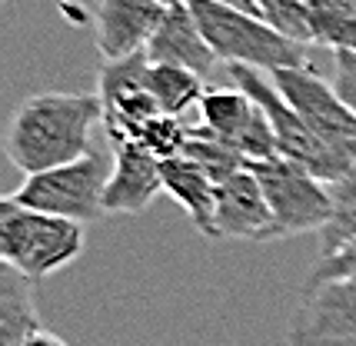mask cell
I'll list each match as a JSON object with an SVG mask.
<instances>
[{
    "label": "cell",
    "mask_w": 356,
    "mask_h": 346,
    "mask_svg": "<svg viewBox=\"0 0 356 346\" xmlns=\"http://www.w3.org/2000/svg\"><path fill=\"white\" fill-rule=\"evenodd\" d=\"M353 3H356V0H353Z\"/></svg>",
    "instance_id": "obj_27"
},
{
    "label": "cell",
    "mask_w": 356,
    "mask_h": 346,
    "mask_svg": "<svg viewBox=\"0 0 356 346\" xmlns=\"http://www.w3.org/2000/svg\"><path fill=\"white\" fill-rule=\"evenodd\" d=\"M163 193H170L184 206L203 236L217 240V183L193 160H163Z\"/></svg>",
    "instance_id": "obj_13"
},
{
    "label": "cell",
    "mask_w": 356,
    "mask_h": 346,
    "mask_svg": "<svg viewBox=\"0 0 356 346\" xmlns=\"http://www.w3.org/2000/svg\"><path fill=\"white\" fill-rule=\"evenodd\" d=\"M290 346H356V277L307 286L290 320Z\"/></svg>",
    "instance_id": "obj_7"
},
{
    "label": "cell",
    "mask_w": 356,
    "mask_h": 346,
    "mask_svg": "<svg viewBox=\"0 0 356 346\" xmlns=\"http://www.w3.org/2000/svg\"><path fill=\"white\" fill-rule=\"evenodd\" d=\"M110 173H113V160L93 150L67 167L24 176V183L10 197L20 206H31V210L63 217V220H74L83 226V223L104 217V193H107Z\"/></svg>",
    "instance_id": "obj_5"
},
{
    "label": "cell",
    "mask_w": 356,
    "mask_h": 346,
    "mask_svg": "<svg viewBox=\"0 0 356 346\" xmlns=\"http://www.w3.org/2000/svg\"><path fill=\"white\" fill-rule=\"evenodd\" d=\"M333 193V220L320 233V260L356 243V170L330 187Z\"/></svg>",
    "instance_id": "obj_19"
},
{
    "label": "cell",
    "mask_w": 356,
    "mask_h": 346,
    "mask_svg": "<svg viewBox=\"0 0 356 346\" xmlns=\"http://www.w3.org/2000/svg\"><path fill=\"white\" fill-rule=\"evenodd\" d=\"M190 10L200 24L203 37L217 60L227 67H250L260 74H277V70H293V67H310L307 50L296 40H286L260 17L240 14L230 7H220L210 0H186Z\"/></svg>",
    "instance_id": "obj_4"
},
{
    "label": "cell",
    "mask_w": 356,
    "mask_h": 346,
    "mask_svg": "<svg viewBox=\"0 0 356 346\" xmlns=\"http://www.w3.org/2000/svg\"><path fill=\"white\" fill-rule=\"evenodd\" d=\"M40 330L44 323L33 299V280L0 263V346H24Z\"/></svg>",
    "instance_id": "obj_14"
},
{
    "label": "cell",
    "mask_w": 356,
    "mask_h": 346,
    "mask_svg": "<svg viewBox=\"0 0 356 346\" xmlns=\"http://www.w3.org/2000/svg\"><path fill=\"white\" fill-rule=\"evenodd\" d=\"M83 253V226L63 217H50L14 197L0 200V263L14 267L27 280H47L70 267Z\"/></svg>",
    "instance_id": "obj_3"
},
{
    "label": "cell",
    "mask_w": 356,
    "mask_h": 346,
    "mask_svg": "<svg viewBox=\"0 0 356 346\" xmlns=\"http://www.w3.org/2000/svg\"><path fill=\"white\" fill-rule=\"evenodd\" d=\"M200 124L220 137V140H227L236 150V140L243 137V130L250 126L253 120V113H257V104L250 100L240 87H213V90H207L200 100Z\"/></svg>",
    "instance_id": "obj_15"
},
{
    "label": "cell",
    "mask_w": 356,
    "mask_h": 346,
    "mask_svg": "<svg viewBox=\"0 0 356 346\" xmlns=\"http://www.w3.org/2000/svg\"><path fill=\"white\" fill-rule=\"evenodd\" d=\"M333 90L356 117V53H333Z\"/></svg>",
    "instance_id": "obj_23"
},
{
    "label": "cell",
    "mask_w": 356,
    "mask_h": 346,
    "mask_svg": "<svg viewBox=\"0 0 356 346\" xmlns=\"http://www.w3.org/2000/svg\"><path fill=\"white\" fill-rule=\"evenodd\" d=\"M313 44L333 53H356V3L353 0H307Z\"/></svg>",
    "instance_id": "obj_17"
},
{
    "label": "cell",
    "mask_w": 356,
    "mask_h": 346,
    "mask_svg": "<svg viewBox=\"0 0 356 346\" xmlns=\"http://www.w3.org/2000/svg\"><path fill=\"white\" fill-rule=\"evenodd\" d=\"M186 137H190V126H186L184 120L160 113V117H154L150 124L140 126V133L134 137V140H137L143 150H150V154H154V157L163 163V160L184 157Z\"/></svg>",
    "instance_id": "obj_21"
},
{
    "label": "cell",
    "mask_w": 356,
    "mask_h": 346,
    "mask_svg": "<svg viewBox=\"0 0 356 346\" xmlns=\"http://www.w3.org/2000/svg\"><path fill=\"white\" fill-rule=\"evenodd\" d=\"M154 3H160V7H177V3H186V0H154Z\"/></svg>",
    "instance_id": "obj_26"
},
{
    "label": "cell",
    "mask_w": 356,
    "mask_h": 346,
    "mask_svg": "<svg viewBox=\"0 0 356 346\" xmlns=\"http://www.w3.org/2000/svg\"><path fill=\"white\" fill-rule=\"evenodd\" d=\"M150 63H167V67H184L197 77H210L217 67V53L210 50L207 37H203L197 17L190 10V3H177L167 7V14L156 27L154 40L147 47Z\"/></svg>",
    "instance_id": "obj_12"
},
{
    "label": "cell",
    "mask_w": 356,
    "mask_h": 346,
    "mask_svg": "<svg viewBox=\"0 0 356 346\" xmlns=\"http://www.w3.org/2000/svg\"><path fill=\"white\" fill-rule=\"evenodd\" d=\"M184 157L193 160L213 183H223L227 176H233L236 170L247 167V160L240 157L227 140L213 137L207 126H190V137H186V147H184Z\"/></svg>",
    "instance_id": "obj_18"
},
{
    "label": "cell",
    "mask_w": 356,
    "mask_h": 346,
    "mask_svg": "<svg viewBox=\"0 0 356 346\" xmlns=\"http://www.w3.org/2000/svg\"><path fill=\"white\" fill-rule=\"evenodd\" d=\"M280 97L293 107V113L330 147H356V117L343 104L337 90L320 80L310 67L277 70L270 74Z\"/></svg>",
    "instance_id": "obj_8"
},
{
    "label": "cell",
    "mask_w": 356,
    "mask_h": 346,
    "mask_svg": "<svg viewBox=\"0 0 356 346\" xmlns=\"http://www.w3.org/2000/svg\"><path fill=\"white\" fill-rule=\"evenodd\" d=\"M250 170L260 180L266 204L273 210L277 240L296 233H323L326 223L333 220L330 183L316 180L310 170H303L283 157L266 160V163H250Z\"/></svg>",
    "instance_id": "obj_6"
},
{
    "label": "cell",
    "mask_w": 356,
    "mask_h": 346,
    "mask_svg": "<svg viewBox=\"0 0 356 346\" xmlns=\"http://www.w3.org/2000/svg\"><path fill=\"white\" fill-rule=\"evenodd\" d=\"M346 277H356V243L346 247V250L333 253V256H323L316 260L307 286H320V283H333V280H346Z\"/></svg>",
    "instance_id": "obj_22"
},
{
    "label": "cell",
    "mask_w": 356,
    "mask_h": 346,
    "mask_svg": "<svg viewBox=\"0 0 356 346\" xmlns=\"http://www.w3.org/2000/svg\"><path fill=\"white\" fill-rule=\"evenodd\" d=\"M217 240H277L273 210L250 167L217 183Z\"/></svg>",
    "instance_id": "obj_11"
},
{
    "label": "cell",
    "mask_w": 356,
    "mask_h": 346,
    "mask_svg": "<svg viewBox=\"0 0 356 346\" xmlns=\"http://www.w3.org/2000/svg\"><path fill=\"white\" fill-rule=\"evenodd\" d=\"M210 3H220V7H230V10H240V14H250V17H260L257 0H210Z\"/></svg>",
    "instance_id": "obj_24"
},
{
    "label": "cell",
    "mask_w": 356,
    "mask_h": 346,
    "mask_svg": "<svg viewBox=\"0 0 356 346\" xmlns=\"http://www.w3.org/2000/svg\"><path fill=\"white\" fill-rule=\"evenodd\" d=\"M227 74H230L233 87H240L266 113V120L273 126V137H277V150L283 160L310 170L316 180H323L330 187L346 180L356 170V147H330V143L320 140L310 126L293 113V107L280 97L270 74L250 70V67H227Z\"/></svg>",
    "instance_id": "obj_2"
},
{
    "label": "cell",
    "mask_w": 356,
    "mask_h": 346,
    "mask_svg": "<svg viewBox=\"0 0 356 346\" xmlns=\"http://www.w3.org/2000/svg\"><path fill=\"white\" fill-rule=\"evenodd\" d=\"M167 7L154 0H100L93 17V40L104 63L147 53Z\"/></svg>",
    "instance_id": "obj_9"
},
{
    "label": "cell",
    "mask_w": 356,
    "mask_h": 346,
    "mask_svg": "<svg viewBox=\"0 0 356 346\" xmlns=\"http://www.w3.org/2000/svg\"><path fill=\"white\" fill-rule=\"evenodd\" d=\"M257 10H260V20L270 24L277 33H283L286 40H296L303 47L313 44L307 0H257Z\"/></svg>",
    "instance_id": "obj_20"
},
{
    "label": "cell",
    "mask_w": 356,
    "mask_h": 346,
    "mask_svg": "<svg viewBox=\"0 0 356 346\" xmlns=\"http://www.w3.org/2000/svg\"><path fill=\"white\" fill-rule=\"evenodd\" d=\"M163 193V163L137 140L113 143V173L104 193V213L137 217Z\"/></svg>",
    "instance_id": "obj_10"
},
{
    "label": "cell",
    "mask_w": 356,
    "mask_h": 346,
    "mask_svg": "<svg viewBox=\"0 0 356 346\" xmlns=\"http://www.w3.org/2000/svg\"><path fill=\"white\" fill-rule=\"evenodd\" d=\"M100 124L104 104L97 94H33L10 117L3 150L24 176H37L93 154L90 133Z\"/></svg>",
    "instance_id": "obj_1"
},
{
    "label": "cell",
    "mask_w": 356,
    "mask_h": 346,
    "mask_svg": "<svg viewBox=\"0 0 356 346\" xmlns=\"http://www.w3.org/2000/svg\"><path fill=\"white\" fill-rule=\"evenodd\" d=\"M147 90L154 94L160 110L167 113V117H177V120L186 110L200 107L203 94H207L203 77L190 74L184 67H167V63H150V70H147Z\"/></svg>",
    "instance_id": "obj_16"
},
{
    "label": "cell",
    "mask_w": 356,
    "mask_h": 346,
    "mask_svg": "<svg viewBox=\"0 0 356 346\" xmlns=\"http://www.w3.org/2000/svg\"><path fill=\"white\" fill-rule=\"evenodd\" d=\"M24 346H67V340H60L57 333H50V330H40V333H33Z\"/></svg>",
    "instance_id": "obj_25"
}]
</instances>
